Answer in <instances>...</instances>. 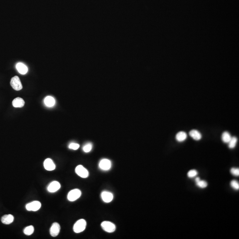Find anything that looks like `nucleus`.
Instances as JSON below:
<instances>
[{
    "label": "nucleus",
    "instance_id": "20e7f679",
    "mask_svg": "<svg viewBox=\"0 0 239 239\" xmlns=\"http://www.w3.org/2000/svg\"><path fill=\"white\" fill-rule=\"evenodd\" d=\"M10 85L12 88L17 91L21 90L23 88L21 80L17 76H15L11 79Z\"/></svg>",
    "mask_w": 239,
    "mask_h": 239
},
{
    "label": "nucleus",
    "instance_id": "39448f33",
    "mask_svg": "<svg viewBox=\"0 0 239 239\" xmlns=\"http://www.w3.org/2000/svg\"><path fill=\"white\" fill-rule=\"evenodd\" d=\"M75 172L77 174L82 178H86L89 176L88 171L82 165H79L76 168Z\"/></svg>",
    "mask_w": 239,
    "mask_h": 239
},
{
    "label": "nucleus",
    "instance_id": "9d476101",
    "mask_svg": "<svg viewBox=\"0 0 239 239\" xmlns=\"http://www.w3.org/2000/svg\"><path fill=\"white\" fill-rule=\"evenodd\" d=\"M60 187H61V185L60 184V183L58 182L55 181L50 183L47 187V189L49 192L54 193L59 190Z\"/></svg>",
    "mask_w": 239,
    "mask_h": 239
},
{
    "label": "nucleus",
    "instance_id": "412c9836",
    "mask_svg": "<svg viewBox=\"0 0 239 239\" xmlns=\"http://www.w3.org/2000/svg\"><path fill=\"white\" fill-rule=\"evenodd\" d=\"M92 144L90 143H89L86 144L83 146V150L85 152L88 153V152H90L91 151L92 149Z\"/></svg>",
    "mask_w": 239,
    "mask_h": 239
},
{
    "label": "nucleus",
    "instance_id": "aec40b11",
    "mask_svg": "<svg viewBox=\"0 0 239 239\" xmlns=\"http://www.w3.org/2000/svg\"><path fill=\"white\" fill-rule=\"evenodd\" d=\"M34 232V228L33 226L27 227L24 229V232L26 235H31Z\"/></svg>",
    "mask_w": 239,
    "mask_h": 239
},
{
    "label": "nucleus",
    "instance_id": "ddd939ff",
    "mask_svg": "<svg viewBox=\"0 0 239 239\" xmlns=\"http://www.w3.org/2000/svg\"><path fill=\"white\" fill-rule=\"evenodd\" d=\"M189 135L193 139L196 141L200 140L202 138L201 133L197 130H193L190 131L189 132Z\"/></svg>",
    "mask_w": 239,
    "mask_h": 239
},
{
    "label": "nucleus",
    "instance_id": "393cba45",
    "mask_svg": "<svg viewBox=\"0 0 239 239\" xmlns=\"http://www.w3.org/2000/svg\"><path fill=\"white\" fill-rule=\"evenodd\" d=\"M80 146L79 144H77L75 143H72L70 144L69 145V148L71 149H72L73 150H76L79 149Z\"/></svg>",
    "mask_w": 239,
    "mask_h": 239
},
{
    "label": "nucleus",
    "instance_id": "0eeeda50",
    "mask_svg": "<svg viewBox=\"0 0 239 239\" xmlns=\"http://www.w3.org/2000/svg\"><path fill=\"white\" fill-rule=\"evenodd\" d=\"M112 164L111 161L108 159H104L101 160L99 162V167L103 171H108L111 168Z\"/></svg>",
    "mask_w": 239,
    "mask_h": 239
},
{
    "label": "nucleus",
    "instance_id": "dca6fc26",
    "mask_svg": "<svg viewBox=\"0 0 239 239\" xmlns=\"http://www.w3.org/2000/svg\"><path fill=\"white\" fill-rule=\"evenodd\" d=\"M176 140L178 142H182L186 140L187 138V135L186 132L180 131L177 133L176 135Z\"/></svg>",
    "mask_w": 239,
    "mask_h": 239
},
{
    "label": "nucleus",
    "instance_id": "f03ea898",
    "mask_svg": "<svg viewBox=\"0 0 239 239\" xmlns=\"http://www.w3.org/2000/svg\"><path fill=\"white\" fill-rule=\"evenodd\" d=\"M101 226L105 231L112 233L116 230V226L113 223L108 221H105L101 224Z\"/></svg>",
    "mask_w": 239,
    "mask_h": 239
},
{
    "label": "nucleus",
    "instance_id": "6e6552de",
    "mask_svg": "<svg viewBox=\"0 0 239 239\" xmlns=\"http://www.w3.org/2000/svg\"><path fill=\"white\" fill-rule=\"evenodd\" d=\"M60 230V226L58 223L55 222L52 224L50 229V235L53 237H56L59 235Z\"/></svg>",
    "mask_w": 239,
    "mask_h": 239
},
{
    "label": "nucleus",
    "instance_id": "7ed1b4c3",
    "mask_svg": "<svg viewBox=\"0 0 239 239\" xmlns=\"http://www.w3.org/2000/svg\"><path fill=\"white\" fill-rule=\"evenodd\" d=\"M81 194V191L77 189L72 190L69 192L67 195L68 200L71 202L76 201L79 198Z\"/></svg>",
    "mask_w": 239,
    "mask_h": 239
},
{
    "label": "nucleus",
    "instance_id": "5701e85b",
    "mask_svg": "<svg viewBox=\"0 0 239 239\" xmlns=\"http://www.w3.org/2000/svg\"><path fill=\"white\" fill-rule=\"evenodd\" d=\"M230 185L233 189L235 190H239V183L237 181L233 180L230 182Z\"/></svg>",
    "mask_w": 239,
    "mask_h": 239
},
{
    "label": "nucleus",
    "instance_id": "2eb2a0df",
    "mask_svg": "<svg viewBox=\"0 0 239 239\" xmlns=\"http://www.w3.org/2000/svg\"><path fill=\"white\" fill-rule=\"evenodd\" d=\"M14 220V217L12 215L8 214L3 216L1 221L4 224H9L12 223Z\"/></svg>",
    "mask_w": 239,
    "mask_h": 239
},
{
    "label": "nucleus",
    "instance_id": "4be33fe9",
    "mask_svg": "<svg viewBox=\"0 0 239 239\" xmlns=\"http://www.w3.org/2000/svg\"><path fill=\"white\" fill-rule=\"evenodd\" d=\"M196 185L198 187L201 188H205L208 186V183L204 180H200L196 182Z\"/></svg>",
    "mask_w": 239,
    "mask_h": 239
},
{
    "label": "nucleus",
    "instance_id": "f3484780",
    "mask_svg": "<svg viewBox=\"0 0 239 239\" xmlns=\"http://www.w3.org/2000/svg\"><path fill=\"white\" fill-rule=\"evenodd\" d=\"M44 104L47 107H51L54 106L55 103V99L51 96H47L44 100Z\"/></svg>",
    "mask_w": 239,
    "mask_h": 239
},
{
    "label": "nucleus",
    "instance_id": "f257e3e1",
    "mask_svg": "<svg viewBox=\"0 0 239 239\" xmlns=\"http://www.w3.org/2000/svg\"><path fill=\"white\" fill-rule=\"evenodd\" d=\"M86 226V222L84 219L79 220L73 226V231L77 233L82 232L85 229Z\"/></svg>",
    "mask_w": 239,
    "mask_h": 239
},
{
    "label": "nucleus",
    "instance_id": "6ab92c4d",
    "mask_svg": "<svg viewBox=\"0 0 239 239\" xmlns=\"http://www.w3.org/2000/svg\"><path fill=\"white\" fill-rule=\"evenodd\" d=\"M237 140H238V139H237V137H236V136L232 137L231 139L228 143V148L230 149H233V148H235L236 146V144H237Z\"/></svg>",
    "mask_w": 239,
    "mask_h": 239
},
{
    "label": "nucleus",
    "instance_id": "a878e982",
    "mask_svg": "<svg viewBox=\"0 0 239 239\" xmlns=\"http://www.w3.org/2000/svg\"><path fill=\"white\" fill-rule=\"evenodd\" d=\"M230 172L233 176H239V169L238 168H232L231 169Z\"/></svg>",
    "mask_w": 239,
    "mask_h": 239
},
{
    "label": "nucleus",
    "instance_id": "1a4fd4ad",
    "mask_svg": "<svg viewBox=\"0 0 239 239\" xmlns=\"http://www.w3.org/2000/svg\"><path fill=\"white\" fill-rule=\"evenodd\" d=\"M44 168L48 171H53L55 169V165L54 164L53 161L51 159H47L44 161L43 163Z\"/></svg>",
    "mask_w": 239,
    "mask_h": 239
},
{
    "label": "nucleus",
    "instance_id": "423d86ee",
    "mask_svg": "<svg viewBox=\"0 0 239 239\" xmlns=\"http://www.w3.org/2000/svg\"><path fill=\"white\" fill-rule=\"evenodd\" d=\"M41 207V204L39 201H33L26 206V209L29 211H37Z\"/></svg>",
    "mask_w": 239,
    "mask_h": 239
},
{
    "label": "nucleus",
    "instance_id": "bb28decb",
    "mask_svg": "<svg viewBox=\"0 0 239 239\" xmlns=\"http://www.w3.org/2000/svg\"><path fill=\"white\" fill-rule=\"evenodd\" d=\"M200 180V178L197 177L196 178H195V182H198Z\"/></svg>",
    "mask_w": 239,
    "mask_h": 239
},
{
    "label": "nucleus",
    "instance_id": "4468645a",
    "mask_svg": "<svg viewBox=\"0 0 239 239\" xmlns=\"http://www.w3.org/2000/svg\"><path fill=\"white\" fill-rule=\"evenodd\" d=\"M16 68L18 72L22 75H25L28 71L27 67L21 63H18L16 65Z\"/></svg>",
    "mask_w": 239,
    "mask_h": 239
},
{
    "label": "nucleus",
    "instance_id": "a211bd4d",
    "mask_svg": "<svg viewBox=\"0 0 239 239\" xmlns=\"http://www.w3.org/2000/svg\"><path fill=\"white\" fill-rule=\"evenodd\" d=\"M232 138L230 134L228 132H224L222 136V139L224 143L228 144Z\"/></svg>",
    "mask_w": 239,
    "mask_h": 239
},
{
    "label": "nucleus",
    "instance_id": "9b49d317",
    "mask_svg": "<svg viewBox=\"0 0 239 239\" xmlns=\"http://www.w3.org/2000/svg\"><path fill=\"white\" fill-rule=\"evenodd\" d=\"M102 200L106 203L110 202L113 198V195L112 193L108 191H103L101 194Z\"/></svg>",
    "mask_w": 239,
    "mask_h": 239
},
{
    "label": "nucleus",
    "instance_id": "f8f14e48",
    "mask_svg": "<svg viewBox=\"0 0 239 239\" xmlns=\"http://www.w3.org/2000/svg\"><path fill=\"white\" fill-rule=\"evenodd\" d=\"M25 101L21 97H18L13 100L12 104L13 107L16 108H21L25 105Z\"/></svg>",
    "mask_w": 239,
    "mask_h": 239
},
{
    "label": "nucleus",
    "instance_id": "b1692460",
    "mask_svg": "<svg viewBox=\"0 0 239 239\" xmlns=\"http://www.w3.org/2000/svg\"><path fill=\"white\" fill-rule=\"evenodd\" d=\"M198 174V172L196 170H191L187 173V176L190 178H191L196 176Z\"/></svg>",
    "mask_w": 239,
    "mask_h": 239
}]
</instances>
